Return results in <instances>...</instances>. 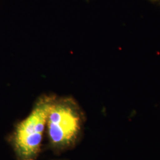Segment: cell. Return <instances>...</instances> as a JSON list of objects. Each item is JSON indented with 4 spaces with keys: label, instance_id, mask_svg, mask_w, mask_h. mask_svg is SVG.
Returning a JSON list of instances; mask_svg holds the SVG:
<instances>
[{
    "label": "cell",
    "instance_id": "cell-1",
    "mask_svg": "<svg viewBox=\"0 0 160 160\" xmlns=\"http://www.w3.org/2000/svg\"><path fill=\"white\" fill-rule=\"evenodd\" d=\"M53 100L51 97L41 98L31 113L18 125L13 141L19 160H36Z\"/></svg>",
    "mask_w": 160,
    "mask_h": 160
},
{
    "label": "cell",
    "instance_id": "cell-2",
    "mask_svg": "<svg viewBox=\"0 0 160 160\" xmlns=\"http://www.w3.org/2000/svg\"><path fill=\"white\" fill-rule=\"evenodd\" d=\"M47 127L51 143L64 147L73 143L81 128V117L74 103L69 100H53L49 110Z\"/></svg>",
    "mask_w": 160,
    "mask_h": 160
},
{
    "label": "cell",
    "instance_id": "cell-3",
    "mask_svg": "<svg viewBox=\"0 0 160 160\" xmlns=\"http://www.w3.org/2000/svg\"><path fill=\"white\" fill-rule=\"evenodd\" d=\"M153 1H157V0H153Z\"/></svg>",
    "mask_w": 160,
    "mask_h": 160
}]
</instances>
